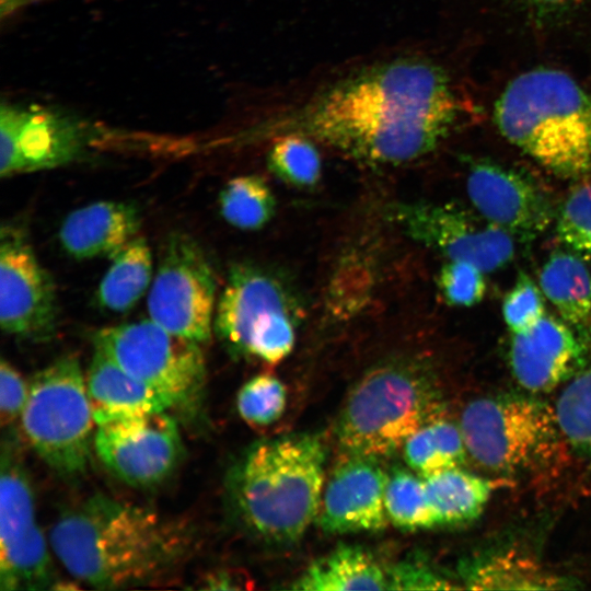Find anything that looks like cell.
<instances>
[{
    "label": "cell",
    "instance_id": "6da1fadb",
    "mask_svg": "<svg viewBox=\"0 0 591 591\" xmlns=\"http://www.w3.org/2000/svg\"><path fill=\"white\" fill-rule=\"evenodd\" d=\"M485 123L482 85L441 59L399 57L328 85L292 129L371 165L418 160Z\"/></svg>",
    "mask_w": 591,
    "mask_h": 591
},
{
    "label": "cell",
    "instance_id": "7a4b0ae2",
    "mask_svg": "<svg viewBox=\"0 0 591 591\" xmlns=\"http://www.w3.org/2000/svg\"><path fill=\"white\" fill-rule=\"evenodd\" d=\"M485 121L556 176L591 177V78L553 61L503 62L482 83Z\"/></svg>",
    "mask_w": 591,
    "mask_h": 591
},
{
    "label": "cell",
    "instance_id": "3957f363",
    "mask_svg": "<svg viewBox=\"0 0 591 591\" xmlns=\"http://www.w3.org/2000/svg\"><path fill=\"white\" fill-rule=\"evenodd\" d=\"M49 543L76 580L111 590L164 578L189 555L194 535L183 522L94 495L60 514Z\"/></svg>",
    "mask_w": 591,
    "mask_h": 591
},
{
    "label": "cell",
    "instance_id": "277c9868",
    "mask_svg": "<svg viewBox=\"0 0 591 591\" xmlns=\"http://www.w3.org/2000/svg\"><path fill=\"white\" fill-rule=\"evenodd\" d=\"M325 462V444L314 433L286 434L252 444L228 480L237 517L269 542L297 541L318 515Z\"/></svg>",
    "mask_w": 591,
    "mask_h": 591
},
{
    "label": "cell",
    "instance_id": "5b68a950",
    "mask_svg": "<svg viewBox=\"0 0 591 591\" xmlns=\"http://www.w3.org/2000/svg\"><path fill=\"white\" fill-rule=\"evenodd\" d=\"M441 412L429 366L418 357L395 356L374 364L352 386L335 434L345 454L381 459L396 453Z\"/></svg>",
    "mask_w": 591,
    "mask_h": 591
},
{
    "label": "cell",
    "instance_id": "8992f818",
    "mask_svg": "<svg viewBox=\"0 0 591 591\" xmlns=\"http://www.w3.org/2000/svg\"><path fill=\"white\" fill-rule=\"evenodd\" d=\"M470 44L503 62L591 68V0H462ZM588 73V72H587Z\"/></svg>",
    "mask_w": 591,
    "mask_h": 591
},
{
    "label": "cell",
    "instance_id": "52a82bcc",
    "mask_svg": "<svg viewBox=\"0 0 591 591\" xmlns=\"http://www.w3.org/2000/svg\"><path fill=\"white\" fill-rule=\"evenodd\" d=\"M459 426L467 453L501 474L535 472L556 460L567 442L555 407L522 395L475 399Z\"/></svg>",
    "mask_w": 591,
    "mask_h": 591
},
{
    "label": "cell",
    "instance_id": "ba28073f",
    "mask_svg": "<svg viewBox=\"0 0 591 591\" xmlns=\"http://www.w3.org/2000/svg\"><path fill=\"white\" fill-rule=\"evenodd\" d=\"M299 317V300L278 273L240 263L217 303L215 331L233 352L276 364L294 347Z\"/></svg>",
    "mask_w": 591,
    "mask_h": 591
},
{
    "label": "cell",
    "instance_id": "9c48e42d",
    "mask_svg": "<svg viewBox=\"0 0 591 591\" xmlns=\"http://www.w3.org/2000/svg\"><path fill=\"white\" fill-rule=\"evenodd\" d=\"M21 428L37 455L61 477H77L89 463L93 416L80 362L63 356L35 374Z\"/></svg>",
    "mask_w": 591,
    "mask_h": 591
},
{
    "label": "cell",
    "instance_id": "30bf717a",
    "mask_svg": "<svg viewBox=\"0 0 591 591\" xmlns=\"http://www.w3.org/2000/svg\"><path fill=\"white\" fill-rule=\"evenodd\" d=\"M94 346L172 408L192 410L199 404L206 381L199 343L146 320L96 332Z\"/></svg>",
    "mask_w": 591,
    "mask_h": 591
},
{
    "label": "cell",
    "instance_id": "8fae6325",
    "mask_svg": "<svg viewBox=\"0 0 591 591\" xmlns=\"http://www.w3.org/2000/svg\"><path fill=\"white\" fill-rule=\"evenodd\" d=\"M217 282L213 269L189 235L173 233L162 252L148 297L150 320L169 332L205 343L211 336Z\"/></svg>",
    "mask_w": 591,
    "mask_h": 591
},
{
    "label": "cell",
    "instance_id": "7c38bea8",
    "mask_svg": "<svg viewBox=\"0 0 591 591\" xmlns=\"http://www.w3.org/2000/svg\"><path fill=\"white\" fill-rule=\"evenodd\" d=\"M391 217L412 240L447 259L466 260L485 273L514 256V237L500 227L451 205L408 202L393 206Z\"/></svg>",
    "mask_w": 591,
    "mask_h": 591
},
{
    "label": "cell",
    "instance_id": "4fadbf2b",
    "mask_svg": "<svg viewBox=\"0 0 591 591\" xmlns=\"http://www.w3.org/2000/svg\"><path fill=\"white\" fill-rule=\"evenodd\" d=\"M95 136L85 124L60 111L2 104L1 177L54 169L81 160Z\"/></svg>",
    "mask_w": 591,
    "mask_h": 591
},
{
    "label": "cell",
    "instance_id": "5bb4252c",
    "mask_svg": "<svg viewBox=\"0 0 591 591\" xmlns=\"http://www.w3.org/2000/svg\"><path fill=\"white\" fill-rule=\"evenodd\" d=\"M58 322L56 290L26 233L4 224L0 235V325L33 341L53 338Z\"/></svg>",
    "mask_w": 591,
    "mask_h": 591
},
{
    "label": "cell",
    "instance_id": "9a60e30c",
    "mask_svg": "<svg viewBox=\"0 0 591 591\" xmlns=\"http://www.w3.org/2000/svg\"><path fill=\"white\" fill-rule=\"evenodd\" d=\"M94 448L114 476L139 487L164 480L182 455L178 427L165 412L97 426Z\"/></svg>",
    "mask_w": 591,
    "mask_h": 591
},
{
    "label": "cell",
    "instance_id": "2e32d148",
    "mask_svg": "<svg viewBox=\"0 0 591 591\" xmlns=\"http://www.w3.org/2000/svg\"><path fill=\"white\" fill-rule=\"evenodd\" d=\"M468 162L466 192L484 219L521 241L536 239L551 225V199L524 172L490 158Z\"/></svg>",
    "mask_w": 591,
    "mask_h": 591
},
{
    "label": "cell",
    "instance_id": "e0dca14e",
    "mask_svg": "<svg viewBox=\"0 0 591 591\" xmlns=\"http://www.w3.org/2000/svg\"><path fill=\"white\" fill-rule=\"evenodd\" d=\"M387 475L379 459L345 454L323 490L317 515L321 529L332 534L385 529L389 522L384 505Z\"/></svg>",
    "mask_w": 591,
    "mask_h": 591
},
{
    "label": "cell",
    "instance_id": "ac0fdd59",
    "mask_svg": "<svg viewBox=\"0 0 591 591\" xmlns=\"http://www.w3.org/2000/svg\"><path fill=\"white\" fill-rule=\"evenodd\" d=\"M571 327L545 314L531 328L513 333L509 348L510 368L517 382L534 393L548 392L566 380L582 356Z\"/></svg>",
    "mask_w": 591,
    "mask_h": 591
},
{
    "label": "cell",
    "instance_id": "d6986e66",
    "mask_svg": "<svg viewBox=\"0 0 591 591\" xmlns=\"http://www.w3.org/2000/svg\"><path fill=\"white\" fill-rule=\"evenodd\" d=\"M140 228L138 209L124 201H97L79 208L62 222L59 240L74 258L113 256L136 237Z\"/></svg>",
    "mask_w": 591,
    "mask_h": 591
},
{
    "label": "cell",
    "instance_id": "ffe728a7",
    "mask_svg": "<svg viewBox=\"0 0 591 591\" xmlns=\"http://www.w3.org/2000/svg\"><path fill=\"white\" fill-rule=\"evenodd\" d=\"M85 383L96 426L172 408L165 397L131 376L96 348Z\"/></svg>",
    "mask_w": 591,
    "mask_h": 591
},
{
    "label": "cell",
    "instance_id": "44dd1931",
    "mask_svg": "<svg viewBox=\"0 0 591 591\" xmlns=\"http://www.w3.org/2000/svg\"><path fill=\"white\" fill-rule=\"evenodd\" d=\"M20 451L16 438L8 434L1 447L0 552L44 537L35 519L34 493Z\"/></svg>",
    "mask_w": 591,
    "mask_h": 591
},
{
    "label": "cell",
    "instance_id": "7402d4cb",
    "mask_svg": "<svg viewBox=\"0 0 591 591\" xmlns=\"http://www.w3.org/2000/svg\"><path fill=\"white\" fill-rule=\"evenodd\" d=\"M290 588L304 591L387 590V568L364 548L341 544L311 564Z\"/></svg>",
    "mask_w": 591,
    "mask_h": 591
},
{
    "label": "cell",
    "instance_id": "603a6c76",
    "mask_svg": "<svg viewBox=\"0 0 591 591\" xmlns=\"http://www.w3.org/2000/svg\"><path fill=\"white\" fill-rule=\"evenodd\" d=\"M540 286L563 321L591 335V273L581 256L553 253L543 265Z\"/></svg>",
    "mask_w": 591,
    "mask_h": 591
},
{
    "label": "cell",
    "instance_id": "cb8c5ba5",
    "mask_svg": "<svg viewBox=\"0 0 591 591\" xmlns=\"http://www.w3.org/2000/svg\"><path fill=\"white\" fill-rule=\"evenodd\" d=\"M424 478L439 526L464 524L478 518L498 486L460 466Z\"/></svg>",
    "mask_w": 591,
    "mask_h": 591
},
{
    "label": "cell",
    "instance_id": "d4e9b609",
    "mask_svg": "<svg viewBox=\"0 0 591 591\" xmlns=\"http://www.w3.org/2000/svg\"><path fill=\"white\" fill-rule=\"evenodd\" d=\"M112 257L113 262L97 289V301L106 310L126 312L150 283L151 251L143 237L136 236Z\"/></svg>",
    "mask_w": 591,
    "mask_h": 591
},
{
    "label": "cell",
    "instance_id": "484cf974",
    "mask_svg": "<svg viewBox=\"0 0 591 591\" xmlns=\"http://www.w3.org/2000/svg\"><path fill=\"white\" fill-rule=\"evenodd\" d=\"M466 588L476 590H541L570 587L533 559L517 553L490 556L464 569Z\"/></svg>",
    "mask_w": 591,
    "mask_h": 591
},
{
    "label": "cell",
    "instance_id": "4316f807",
    "mask_svg": "<svg viewBox=\"0 0 591 591\" xmlns=\"http://www.w3.org/2000/svg\"><path fill=\"white\" fill-rule=\"evenodd\" d=\"M402 449L407 466L422 477L461 466L467 452L460 426L442 418L419 428Z\"/></svg>",
    "mask_w": 591,
    "mask_h": 591
},
{
    "label": "cell",
    "instance_id": "83f0119b",
    "mask_svg": "<svg viewBox=\"0 0 591 591\" xmlns=\"http://www.w3.org/2000/svg\"><path fill=\"white\" fill-rule=\"evenodd\" d=\"M384 505L389 522L397 529L418 531L439 526L425 478L410 468L396 466L389 472Z\"/></svg>",
    "mask_w": 591,
    "mask_h": 591
},
{
    "label": "cell",
    "instance_id": "f1b7e54d",
    "mask_svg": "<svg viewBox=\"0 0 591 591\" xmlns=\"http://www.w3.org/2000/svg\"><path fill=\"white\" fill-rule=\"evenodd\" d=\"M220 210L231 225L255 231L274 217L276 199L264 178L258 175H242L230 179L221 190Z\"/></svg>",
    "mask_w": 591,
    "mask_h": 591
},
{
    "label": "cell",
    "instance_id": "f546056e",
    "mask_svg": "<svg viewBox=\"0 0 591 591\" xmlns=\"http://www.w3.org/2000/svg\"><path fill=\"white\" fill-rule=\"evenodd\" d=\"M267 165L278 178L296 187L315 185L322 173L316 147L306 136L298 132L283 135L273 142Z\"/></svg>",
    "mask_w": 591,
    "mask_h": 591
},
{
    "label": "cell",
    "instance_id": "4dcf8cb0",
    "mask_svg": "<svg viewBox=\"0 0 591 591\" xmlns=\"http://www.w3.org/2000/svg\"><path fill=\"white\" fill-rule=\"evenodd\" d=\"M555 412L569 445L591 457V364L564 387Z\"/></svg>",
    "mask_w": 591,
    "mask_h": 591
},
{
    "label": "cell",
    "instance_id": "1f68e13d",
    "mask_svg": "<svg viewBox=\"0 0 591 591\" xmlns=\"http://www.w3.org/2000/svg\"><path fill=\"white\" fill-rule=\"evenodd\" d=\"M559 241L582 258L591 257V177L578 183L556 216Z\"/></svg>",
    "mask_w": 591,
    "mask_h": 591
},
{
    "label": "cell",
    "instance_id": "d6a6232c",
    "mask_svg": "<svg viewBox=\"0 0 591 591\" xmlns=\"http://www.w3.org/2000/svg\"><path fill=\"white\" fill-rule=\"evenodd\" d=\"M287 391L283 383L271 374H258L239 391L236 407L250 425L265 427L277 421L285 412Z\"/></svg>",
    "mask_w": 591,
    "mask_h": 591
},
{
    "label": "cell",
    "instance_id": "836d02e7",
    "mask_svg": "<svg viewBox=\"0 0 591 591\" xmlns=\"http://www.w3.org/2000/svg\"><path fill=\"white\" fill-rule=\"evenodd\" d=\"M484 270L471 262L448 259L438 274V289L453 306H473L486 293Z\"/></svg>",
    "mask_w": 591,
    "mask_h": 591
},
{
    "label": "cell",
    "instance_id": "e575fe53",
    "mask_svg": "<svg viewBox=\"0 0 591 591\" xmlns=\"http://www.w3.org/2000/svg\"><path fill=\"white\" fill-rule=\"evenodd\" d=\"M541 290L528 274H519L502 301L503 321L512 334L531 328L546 314Z\"/></svg>",
    "mask_w": 591,
    "mask_h": 591
},
{
    "label": "cell",
    "instance_id": "d590c367",
    "mask_svg": "<svg viewBox=\"0 0 591 591\" xmlns=\"http://www.w3.org/2000/svg\"><path fill=\"white\" fill-rule=\"evenodd\" d=\"M387 568V590H445L455 587L417 557H408Z\"/></svg>",
    "mask_w": 591,
    "mask_h": 591
},
{
    "label": "cell",
    "instance_id": "8d00e7d4",
    "mask_svg": "<svg viewBox=\"0 0 591 591\" xmlns=\"http://www.w3.org/2000/svg\"><path fill=\"white\" fill-rule=\"evenodd\" d=\"M30 385L7 361L0 364V418L2 427L13 425L23 413Z\"/></svg>",
    "mask_w": 591,
    "mask_h": 591
},
{
    "label": "cell",
    "instance_id": "74e56055",
    "mask_svg": "<svg viewBox=\"0 0 591 591\" xmlns=\"http://www.w3.org/2000/svg\"><path fill=\"white\" fill-rule=\"evenodd\" d=\"M239 581L240 580L237 578H234L232 573L228 571H217L209 573L206 577L204 580L205 586L201 588L210 590H234L241 588L237 586Z\"/></svg>",
    "mask_w": 591,
    "mask_h": 591
}]
</instances>
